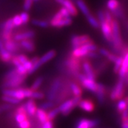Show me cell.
<instances>
[{
	"label": "cell",
	"mask_w": 128,
	"mask_h": 128,
	"mask_svg": "<svg viewBox=\"0 0 128 128\" xmlns=\"http://www.w3.org/2000/svg\"><path fill=\"white\" fill-rule=\"evenodd\" d=\"M128 71V52L123 56V60H122V66L120 69L119 73L120 77V78H124L125 74Z\"/></svg>",
	"instance_id": "20"
},
{
	"label": "cell",
	"mask_w": 128,
	"mask_h": 128,
	"mask_svg": "<svg viewBox=\"0 0 128 128\" xmlns=\"http://www.w3.org/2000/svg\"><path fill=\"white\" fill-rule=\"evenodd\" d=\"M12 57V54L6 50L5 47L0 50V58L2 61H4L5 63H8L9 61H11Z\"/></svg>",
	"instance_id": "25"
},
{
	"label": "cell",
	"mask_w": 128,
	"mask_h": 128,
	"mask_svg": "<svg viewBox=\"0 0 128 128\" xmlns=\"http://www.w3.org/2000/svg\"><path fill=\"white\" fill-rule=\"evenodd\" d=\"M24 105V108L26 109L27 114L30 116H34V114H36L37 108L35 104V102L33 99L28 100Z\"/></svg>",
	"instance_id": "19"
},
{
	"label": "cell",
	"mask_w": 128,
	"mask_h": 128,
	"mask_svg": "<svg viewBox=\"0 0 128 128\" xmlns=\"http://www.w3.org/2000/svg\"><path fill=\"white\" fill-rule=\"evenodd\" d=\"M66 66H67V68L70 70L71 73L73 74H76V76L79 73L80 69V62L79 60V58H76L71 55L70 57H69L68 59L66 60Z\"/></svg>",
	"instance_id": "7"
},
{
	"label": "cell",
	"mask_w": 128,
	"mask_h": 128,
	"mask_svg": "<svg viewBox=\"0 0 128 128\" xmlns=\"http://www.w3.org/2000/svg\"><path fill=\"white\" fill-rule=\"evenodd\" d=\"M12 22H13L14 26H20L21 25L23 24L22 18H21L19 15H15L14 17L12 18Z\"/></svg>",
	"instance_id": "42"
},
{
	"label": "cell",
	"mask_w": 128,
	"mask_h": 128,
	"mask_svg": "<svg viewBox=\"0 0 128 128\" xmlns=\"http://www.w3.org/2000/svg\"><path fill=\"white\" fill-rule=\"evenodd\" d=\"M3 95L12 96L20 100L25 98L24 88H4L2 90Z\"/></svg>",
	"instance_id": "8"
},
{
	"label": "cell",
	"mask_w": 128,
	"mask_h": 128,
	"mask_svg": "<svg viewBox=\"0 0 128 128\" xmlns=\"http://www.w3.org/2000/svg\"><path fill=\"white\" fill-rule=\"evenodd\" d=\"M56 51L54 50H49L47 53H46L45 54L42 56L41 58H39L38 62L42 66V65L47 63V62H48L51 59H53L56 56Z\"/></svg>",
	"instance_id": "21"
},
{
	"label": "cell",
	"mask_w": 128,
	"mask_h": 128,
	"mask_svg": "<svg viewBox=\"0 0 128 128\" xmlns=\"http://www.w3.org/2000/svg\"><path fill=\"white\" fill-rule=\"evenodd\" d=\"M58 4L63 6L66 9H68L71 16H76L78 14V9H76L71 0H56Z\"/></svg>",
	"instance_id": "11"
},
{
	"label": "cell",
	"mask_w": 128,
	"mask_h": 128,
	"mask_svg": "<svg viewBox=\"0 0 128 128\" xmlns=\"http://www.w3.org/2000/svg\"><path fill=\"white\" fill-rule=\"evenodd\" d=\"M17 56V58H18V60H19V62L21 63L22 64H23L24 62H26L28 59V57L26 55H24V54H19V55L16 56Z\"/></svg>",
	"instance_id": "51"
},
{
	"label": "cell",
	"mask_w": 128,
	"mask_h": 128,
	"mask_svg": "<svg viewBox=\"0 0 128 128\" xmlns=\"http://www.w3.org/2000/svg\"><path fill=\"white\" fill-rule=\"evenodd\" d=\"M15 67H16V71H17V73H18L19 75L23 76H26V75L28 74L27 70H26V69L24 67V66L22 64H18V66H15Z\"/></svg>",
	"instance_id": "35"
},
{
	"label": "cell",
	"mask_w": 128,
	"mask_h": 128,
	"mask_svg": "<svg viewBox=\"0 0 128 128\" xmlns=\"http://www.w3.org/2000/svg\"><path fill=\"white\" fill-rule=\"evenodd\" d=\"M77 76L81 82L82 87L92 92H96L98 88V83L95 81V80L88 78L85 74L82 73H78Z\"/></svg>",
	"instance_id": "4"
},
{
	"label": "cell",
	"mask_w": 128,
	"mask_h": 128,
	"mask_svg": "<svg viewBox=\"0 0 128 128\" xmlns=\"http://www.w3.org/2000/svg\"><path fill=\"white\" fill-rule=\"evenodd\" d=\"M111 28H112V45L114 46V49L116 50H120L122 48V42L120 37V28L118 22L112 19L111 22Z\"/></svg>",
	"instance_id": "1"
},
{
	"label": "cell",
	"mask_w": 128,
	"mask_h": 128,
	"mask_svg": "<svg viewBox=\"0 0 128 128\" xmlns=\"http://www.w3.org/2000/svg\"><path fill=\"white\" fill-rule=\"evenodd\" d=\"M17 75H18V73H17L16 68L12 69V70H9L7 73L5 74L4 80H7V79H9V78H12V77H14V76H17Z\"/></svg>",
	"instance_id": "39"
},
{
	"label": "cell",
	"mask_w": 128,
	"mask_h": 128,
	"mask_svg": "<svg viewBox=\"0 0 128 128\" xmlns=\"http://www.w3.org/2000/svg\"><path fill=\"white\" fill-rule=\"evenodd\" d=\"M43 81H44V78H42V77H38V78H37L35 80V81L32 83L31 89H32V90H37L40 88V86H41V84L43 83Z\"/></svg>",
	"instance_id": "32"
},
{
	"label": "cell",
	"mask_w": 128,
	"mask_h": 128,
	"mask_svg": "<svg viewBox=\"0 0 128 128\" xmlns=\"http://www.w3.org/2000/svg\"><path fill=\"white\" fill-rule=\"evenodd\" d=\"M36 114L37 115L38 119L39 120V121L41 123L44 124L46 121L48 120V117H47V113L46 111L41 108H37L36 112Z\"/></svg>",
	"instance_id": "26"
},
{
	"label": "cell",
	"mask_w": 128,
	"mask_h": 128,
	"mask_svg": "<svg viewBox=\"0 0 128 128\" xmlns=\"http://www.w3.org/2000/svg\"><path fill=\"white\" fill-rule=\"evenodd\" d=\"M82 69H83V71H84V74L86 75V77L93 79V80L96 79V71L93 70L91 64L89 61H88V60L84 61L82 64Z\"/></svg>",
	"instance_id": "14"
},
{
	"label": "cell",
	"mask_w": 128,
	"mask_h": 128,
	"mask_svg": "<svg viewBox=\"0 0 128 128\" xmlns=\"http://www.w3.org/2000/svg\"><path fill=\"white\" fill-rule=\"evenodd\" d=\"M86 56L89 57V58H97L99 57V55L96 53V51H90V52H88Z\"/></svg>",
	"instance_id": "54"
},
{
	"label": "cell",
	"mask_w": 128,
	"mask_h": 128,
	"mask_svg": "<svg viewBox=\"0 0 128 128\" xmlns=\"http://www.w3.org/2000/svg\"><path fill=\"white\" fill-rule=\"evenodd\" d=\"M15 120L17 122H21L25 120H27V114L26 113H21L16 112L15 114Z\"/></svg>",
	"instance_id": "36"
},
{
	"label": "cell",
	"mask_w": 128,
	"mask_h": 128,
	"mask_svg": "<svg viewBox=\"0 0 128 128\" xmlns=\"http://www.w3.org/2000/svg\"><path fill=\"white\" fill-rule=\"evenodd\" d=\"M122 60H123V56H118L117 59L114 61V72L115 73H118L119 72L120 67L122 66Z\"/></svg>",
	"instance_id": "33"
},
{
	"label": "cell",
	"mask_w": 128,
	"mask_h": 128,
	"mask_svg": "<svg viewBox=\"0 0 128 128\" xmlns=\"http://www.w3.org/2000/svg\"><path fill=\"white\" fill-rule=\"evenodd\" d=\"M26 77V76H23L18 74L14 77L5 80L2 84V87L4 88H17L23 84Z\"/></svg>",
	"instance_id": "3"
},
{
	"label": "cell",
	"mask_w": 128,
	"mask_h": 128,
	"mask_svg": "<svg viewBox=\"0 0 128 128\" xmlns=\"http://www.w3.org/2000/svg\"><path fill=\"white\" fill-rule=\"evenodd\" d=\"M60 14L62 15V16L64 17V18H67V17H70V14L68 11V9H66L65 7H62L60 8V9L59 10Z\"/></svg>",
	"instance_id": "47"
},
{
	"label": "cell",
	"mask_w": 128,
	"mask_h": 128,
	"mask_svg": "<svg viewBox=\"0 0 128 128\" xmlns=\"http://www.w3.org/2000/svg\"><path fill=\"white\" fill-rule=\"evenodd\" d=\"M59 110L58 108H54L53 110H51L50 111H49V112L47 114V117H48V120H52L53 119H54L57 116V114L59 113Z\"/></svg>",
	"instance_id": "37"
},
{
	"label": "cell",
	"mask_w": 128,
	"mask_h": 128,
	"mask_svg": "<svg viewBox=\"0 0 128 128\" xmlns=\"http://www.w3.org/2000/svg\"><path fill=\"white\" fill-rule=\"evenodd\" d=\"M33 1H34V0H33Z\"/></svg>",
	"instance_id": "60"
},
{
	"label": "cell",
	"mask_w": 128,
	"mask_h": 128,
	"mask_svg": "<svg viewBox=\"0 0 128 128\" xmlns=\"http://www.w3.org/2000/svg\"><path fill=\"white\" fill-rule=\"evenodd\" d=\"M15 27L12 22V18L7 19L5 22L2 25V28L3 29V32H12L13 28Z\"/></svg>",
	"instance_id": "27"
},
{
	"label": "cell",
	"mask_w": 128,
	"mask_h": 128,
	"mask_svg": "<svg viewBox=\"0 0 128 128\" xmlns=\"http://www.w3.org/2000/svg\"><path fill=\"white\" fill-rule=\"evenodd\" d=\"M22 65L24 66V67L26 69L27 72H28V71L30 70V69L32 68L33 64H32V62L31 61V60H26V62H24Z\"/></svg>",
	"instance_id": "49"
},
{
	"label": "cell",
	"mask_w": 128,
	"mask_h": 128,
	"mask_svg": "<svg viewBox=\"0 0 128 128\" xmlns=\"http://www.w3.org/2000/svg\"><path fill=\"white\" fill-rule=\"evenodd\" d=\"M32 22L34 25L42 28L48 27V25H49V23L48 22L44 21V20H39V19H33Z\"/></svg>",
	"instance_id": "31"
},
{
	"label": "cell",
	"mask_w": 128,
	"mask_h": 128,
	"mask_svg": "<svg viewBox=\"0 0 128 128\" xmlns=\"http://www.w3.org/2000/svg\"><path fill=\"white\" fill-rule=\"evenodd\" d=\"M119 6V2L118 0H108L107 2V6L111 12L114 11Z\"/></svg>",
	"instance_id": "34"
},
{
	"label": "cell",
	"mask_w": 128,
	"mask_h": 128,
	"mask_svg": "<svg viewBox=\"0 0 128 128\" xmlns=\"http://www.w3.org/2000/svg\"><path fill=\"white\" fill-rule=\"evenodd\" d=\"M73 1H76V0H73Z\"/></svg>",
	"instance_id": "59"
},
{
	"label": "cell",
	"mask_w": 128,
	"mask_h": 128,
	"mask_svg": "<svg viewBox=\"0 0 128 128\" xmlns=\"http://www.w3.org/2000/svg\"><path fill=\"white\" fill-rule=\"evenodd\" d=\"M35 36V33L34 31L29 30V31H26V32H21L16 34L14 36V40L16 42H20L22 40H26V39H32Z\"/></svg>",
	"instance_id": "17"
},
{
	"label": "cell",
	"mask_w": 128,
	"mask_h": 128,
	"mask_svg": "<svg viewBox=\"0 0 128 128\" xmlns=\"http://www.w3.org/2000/svg\"><path fill=\"white\" fill-rule=\"evenodd\" d=\"M2 99V100L4 101V102H7V103H9V104H12V105L18 104V103L21 102L20 100L16 99V98H15L14 97L6 96V95H3Z\"/></svg>",
	"instance_id": "29"
},
{
	"label": "cell",
	"mask_w": 128,
	"mask_h": 128,
	"mask_svg": "<svg viewBox=\"0 0 128 128\" xmlns=\"http://www.w3.org/2000/svg\"><path fill=\"white\" fill-rule=\"evenodd\" d=\"M75 2H76V6H78V9H80V11L86 16H88L89 14H90V10H89L88 6L86 5V4L84 2L83 0H76Z\"/></svg>",
	"instance_id": "24"
},
{
	"label": "cell",
	"mask_w": 128,
	"mask_h": 128,
	"mask_svg": "<svg viewBox=\"0 0 128 128\" xmlns=\"http://www.w3.org/2000/svg\"><path fill=\"white\" fill-rule=\"evenodd\" d=\"M53 128V123L51 122V120H48L47 121H46L43 124V127L42 128Z\"/></svg>",
	"instance_id": "55"
},
{
	"label": "cell",
	"mask_w": 128,
	"mask_h": 128,
	"mask_svg": "<svg viewBox=\"0 0 128 128\" xmlns=\"http://www.w3.org/2000/svg\"><path fill=\"white\" fill-rule=\"evenodd\" d=\"M89 41H91V39L87 35H82V36L76 35L71 38V45L73 46V48H75L82 46Z\"/></svg>",
	"instance_id": "9"
},
{
	"label": "cell",
	"mask_w": 128,
	"mask_h": 128,
	"mask_svg": "<svg viewBox=\"0 0 128 128\" xmlns=\"http://www.w3.org/2000/svg\"><path fill=\"white\" fill-rule=\"evenodd\" d=\"M4 45L5 48L11 54L18 51L19 50V46H20L19 45H18L16 41L12 40V38L9 40H7V41H4Z\"/></svg>",
	"instance_id": "18"
},
{
	"label": "cell",
	"mask_w": 128,
	"mask_h": 128,
	"mask_svg": "<svg viewBox=\"0 0 128 128\" xmlns=\"http://www.w3.org/2000/svg\"><path fill=\"white\" fill-rule=\"evenodd\" d=\"M112 14H114L115 16H117V17H122L123 16V12H122V9L119 6L116 8V9H114V11H112Z\"/></svg>",
	"instance_id": "44"
},
{
	"label": "cell",
	"mask_w": 128,
	"mask_h": 128,
	"mask_svg": "<svg viewBox=\"0 0 128 128\" xmlns=\"http://www.w3.org/2000/svg\"><path fill=\"white\" fill-rule=\"evenodd\" d=\"M54 106V103L53 102V101H48L46 102H43L40 105V108L43 109V110H46L48 109H50L51 108H53Z\"/></svg>",
	"instance_id": "40"
},
{
	"label": "cell",
	"mask_w": 128,
	"mask_h": 128,
	"mask_svg": "<svg viewBox=\"0 0 128 128\" xmlns=\"http://www.w3.org/2000/svg\"><path fill=\"white\" fill-rule=\"evenodd\" d=\"M86 18H87L88 23L90 24L92 27L98 28L100 26V23H99V22L97 20V18H96V17H95L93 15H92V14H90L88 16H86Z\"/></svg>",
	"instance_id": "30"
},
{
	"label": "cell",
	"mask_w": 128,
	"mask_h": 128,
	"mask_svg": "<svg viewBox=\"0 0 128 128\" xmlns=\"http://www.w3.org/2000/svg\"><path fill=\"white\" fill-rule=\"evenodd\" d=\"M31 124L27 120H25L21 122H18V128H30Z\"/></svg>",
	"instance_id": "48"
},
{
	"label": "cell",
	"mask_w": 128,
	"mask_h": 128,
	"mask_svg": "<svg viewBox=\"0 0 128 128\" xmlns=\"http://www.w3.org/2000/svg\"><path fill=\"white\" fill-rule=\"evenodd\" d=\"M124 79L123 78L120 77L119 80L116 84L115 87L113 88L110 93V98L112 100H117L121 99L124 96Z\"/></svg>",
	"instance_id": "5"
},
{
	"label": "cell",
	"mask_w": 128,
	"mask_h": 128,
	"mask_svg": "<svg viewBox=\"0 0 128 128\" xmlns=\"http://www.w3.org/2000/svg\"><path fill=\"white\" fill-rule=\"evenodd\" d=\"M76 106V105L73 102V100L70 99V100H68L64 102L63 103H61L58 108L60 112H61L62 114L68 115L73 110V108Z\"/></svg>",
	"instance_id": "10"
},
{
	"label": "cell",
	"mask_w": 128,
	"mask_h": 128,
	"mask_svg": "<svg viewBox=\"0 0 128 128\" xmlns=\"http://www.w3.org/2000/svg\"><path fill=\"white\" fill-rule=\"evenodd\" d=\"M61 85H62V80L60 78H56L53 81L48 92V100L54 101L56 98L57 95L60 90Z\"/></svg>",
	"instance_id": "6"
},
{
	"label": "cell",
	"mask_w": 128,
	"mask_h": 128,
	"mask_svg": "<svg viewBox=\"0 0 128 128\" xmlns=\"http://www.w3.org/2000/svg\"><path fill=\"white\" fill-rule=\"evenodd\" d=\"M20 46L22 47L24 49L27 50L28 52H33L35 49L34 44L30 39H26L20 41Z\"/></svg>",
	"instance_id": "22"
},
{
	"label": "cell",
	"mask_w": 128,
	"mask_h": 128,
	"mask_svg": "<svg viewBox=\"0 0 128 128\" xmlns=\"http://www.w3.org/2000/svg\"><path fill=\"white\" fill-rule=\"evenodd\" d=\"M32 4H33V0H25L24 3V9L26 12L29 11L32 8Z\"/></svg>",
	"instance_id": "45"
},
{
	"label": "cell",
	"mask_w": 128,
	"mask_h": 128,
	"mask_svg": "<svg viewBox=\"0 0 128 128\" xmlns=\"http://www.w3.org/2000/svg\"><path fill=\"white\" fill-rule=\"evenodd\" d=\"M126 108H127L126 102L124 101V100H120L118 102V105H117V108H118V112H120V113H122L124 110L126 109Z\"/></svg>",
	"instance_id": "38"
},
{
	"label": "cell",
	"mask_w": 128,
	"mask_h": 128,
	"mask_svg": "<svg viewBox=\"0 0 128 128\" xmlns=\"http://www.w3.org/2000/svg\"><path fill=\"white\" fill-rule=\"evenodd\" d=\"M104 14H105V20L107 22H108L111 24V22L112 21V16H111L110 12L108 11H105Z\"/></svg>",
	"instance_id": "50"
},
{
	"label": "cell",
	"mask_w": 128,
	"mask_h": 128,
	"mask_svg": "<svg viewBox=\"0 0 128 128\" xmlns=\"http://www.w3.org/2000/svg\"><path fill=\"white\" fill-rule=\"evenodd\" d=\"M44 98V94L41 92H38L36 90H33L32 92L31 98L32 99H37V100H40L43 99Z\"/></svg>",
	"instance_id": "41"
},
{
	"label": "cell",
	"mask_w": 128,
	"mask_h": 128,
	"mask_svg": "<svg viewBox=\"0 0 128 128\" xmlns=\"http://www.w3.org/2000/svg\"><path fill=\"white\" fill-rule=\"evenodd\" d=\"M70 88L73 92L74 96H81L82 95V89L76 82H70Z\"/></svg>",
	"instance_id": "28"
},
{
	"label": "cell",
	"mask_w": 128,
	"mask_h": 128,
	"mask_svg": "<svg viewBox=\"0 0 128 128\" xmlns=\"http://www.w3.org/2000/svg\"><path fill=\"white\" fill-rule=\"evenodd\" d=\"M98 19H99V22L100 23L105 21V14L102 11L100 10L98 12Z\"/></svg>",
	"instance_id": "53"
},
{
	"label": "cell",
	"mask_w": 128,
	"mask_h": 128,
	"mask_svg": "<svg viewBox=\"0 0 128 128\" xmlns=\"http://www.w3.org/2000/svg\"><path fill=\"white\" fill-rule=\"evenodd\" d=\"M24 96L25 98H31V96L32 94V90L31 88H24Z\"/></svg>",
	"instance_id": "52"
},
{
	"label": "cell",
	"mask_w": 128,
	"mask_h": 128,
	"mask_svg": "<svg viewBox=\"0 0 128 128\" xmlns=\"http://www.w3.org/2000/svg\"><path fill=\"white\" fill-rule=\"evenodd\" d=\"M96 50H97V46L96 44H94L91 41L83 44L82 46L73 48L71 55L76 58H80L84 56H86L88 52L96 51Z\"/></svg>",
	"instance_id": "2"
},
{
	"label": "cell",
	"mask_w": 128,
	"mask_h": 128,
	"mask_svg": "<svg viewBox=\"0 0 128 128\" xmlns=\"http://www.w3.org/2000/svg\"><path fill=\"white\" fill-rule=\"evenodd\" d=\"M78 106L81 109L88 112H92L95 109V105L93 102L90 99H86V100H80Z\"/></svg>",
	"instance_id": "16"
},
{
	"label": "cell",
	"mask_w": 128,
	"mask_h": 128,
	"mask_svg": "<svg viewBox=\"0 0 128 128\" xmlns=\"http://www.w3.org/2000/svg\"><path fill=\"white\" fill-rule=\"evenodd\" d=\"M124 101L126 102V104H127V108H128V97H126V98H124Z\"/></svg>",
	"instance_id": "58"
},
{
	"label": "cell",
	"mask_w": 128,
	"mask_h": 128,
	"mask_svg": "<svg viewBox=\"0 0 128 128\" xmlns=\"http://www.w3.org/2000/svg\"><path fill=\"white\" fill-rule=\"evenodd\" d=\"M100 122L99 120L82 119L78 122L76 128H93Z\"/></svg>",
	"instance_id": "15"
},
{
	"label": "cell",
	"mask_w": 128,
	"mask_h": 128,
	"mask_svg": "<svg viewBox=\"0 0 128 128\" xmlns=\"http://www.w3.org/2000/svg\"><path fill=\"white\" fill-rule=\"evenodd\" d=\"M72 24V18L70 17H67V18H62L60 19H51L49 24H50L54 27H63V26H69Z\"/></svg>",
	"instance_id": "13"
},
{
	"label": "cell",
	"mask_w": 128,
	"mask_h": 128,
	"mask_svg": "<svg viewBox=\"0 0 128 128\" xmlns=\"http://www.w3.org/2000/svg\"><path fill=\"white\" fill-rule=\"evenodd\" d=\"M96 92L97 98L99 101V102L102 103L104 102V98H105V86L102 83H98V88H97Z\"/></svg>",
	"instance_id": "23"
},
{
	"label": "cell",
	"mask_w": 128,
	"mask_h": 128,
	"mask_svg": "<svg viewBox=\"0 0 128 128\" xmlns=\"http://www.w3.org/2000/svg\"><path fill=\"white\" fill-rule=\"evenodd\" d=\"M13 108V105L12 104H9V103H6V104H3V105H0V113L6 111V110H9L10 109Z\"/></svg>",
	"instance_id": "46"
},
{
	"label": "cell",
	"mask_w": 128,
	"mask_h": 128,
	"mask_svg": "<svg viewBox=\"0 0 128 128\" xmlns=\"http://www.w3.org/2000/svg\"><path fill=\"white\" fill-rule=\"evenodd\" d=\"M100 27L102 32L103 34V36L106 38V40L111 42L112 41V28H111V24L107 22L106 21H103L100 22Z\"/></svg>",
	"instance_id": "12"
},
{
	"label": "cell",
	"mask_w": 128,
	"mask_h": 128,
	"mask_svg": "<svg viewBox=\"0 0 128 128\" xmlns=\"http://www.w3.org/2000/svg\"><path fill=\"white\" fill-rule=\"evenodd\" d=\"M122 123H124L128 124V118H124V119H122Z\"/></svg>",
	"instance_id": "56"
},
{
	"label": "cell",
	"mask_w": 128,
	"mask_h": 128,
	"mask_svg": "<svg viewBox=\"0 0 128 128\" xmlns=\"http://www.w3.org/2000/svg\"><path fill=\"white\" fill-rule=\"evenodd\" d=\"M20 17L22 18V24H26L28 23V22L29 21V15L26 12H24L22 13L19 14Z\"/></svg>",
	"instance_id": "43"
},
{
	"label": "cell",
	"mask_w": 128,
	"mask_h": 128,
	"mask_svg": "<svg viewBox=\"0 0 128 128\" xmlns=\"http://www.w3.org/2000/svg\"><path fill=\"white\" fill-rule=\"evenodd\" d=\"M121 127H122V128H128V124L124 123H122Z\"/></svg>",
	"instance_id": "57"
}]
</instances>
